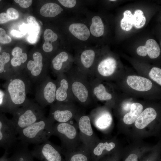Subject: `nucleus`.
<instances>
[{
  "mask_svg": "<svg viewBox=\"0 0 161 161\" xmlns=\"http://www.w3.org/2000/svg\"><path fill=\"white\" fill-rule=\"evenodd\" d=\"M7 86L9 96L8 110L13 114L27 100L32 83L24 72L13 73L9 78Z\"/></svg>",
  "mask_w": 161,
  "mask_h": 161,
  "instance_id": "f257e3e1",
  "label": "nucleus"
},
{
  "mask_svg": "<svg viewBox=\"0 0 161 161\" xmlns=\"http://www.w3.org/2000/svg\"><path fill=\"white\" fill-rule=\"evenodd\" d=\"M65 73L68 79L75 102L83 106L88 107L92 97L89 78L73 65Z\"/></svg>",
  "mask_w": 161,
  "mask_h": 161,
  "instance_id": "f03ea898",
  "label": "nucleus"
},
{
  "mask_svg": "<svg viewBox=\"0 0 161 161\" xmlns=\"http://www.w3.org/2000/svg\"><path fill=\"white\" fill-rule=\"evenodd\" d=\"M54 123L45 116L31 125L22 129L18 133V139L29 144H42L49 140L53 135Z\"/></svg>",
  "mask_w": 161,
  "mask_h": 161,
  "instance_id": "7ed1b4c3",
  "label": "nucleus"
},
{
  "mask_svg": "<svg viewBox=\"0 0 161 161\" xmlns=\"http://www.w3.org/2000/svg\"><path fill=\"white\" fill-rule=\"evenodd\" d=\"M12 114L11 120L16 127L18 134L22 129L45 116L44 108L36 102L28 99Z\"/></svg>",
  "mask_w": 161,
  "mask_h": 161,
  "instance_id": "20e7f679",
  "label": "nucleus"
},
{
  "mask_svg": "<svg viewBox=\"0 0 161 161\" xmlns=\"http://www.w3.org/2000/svg\"><path fill=\"white\" fill-rule=\"evenodd\" d=\"M53 132V135L57 136L60 140L62 149L71 150L82 143L77 123L73 120L54 123Z\"/></svg>",
  "mask_w": 161,
  "mask_h": 161,
  "instance_id": "39448f33",
  "label": "nucleus"
},
{
  "mask_svg": "<svg viewBox=\"0 0 161 161\" xmlns=\"http://www.w3.org/2000/svg\"><path fill=\"white\" fill-rule=\"evenodd\" d=\"M36 85L35 100L41 106L44 108L56 101L57 84L55 80H53L48 75Z\"/></svg>",
  "mask_w": 161,
  "mask_h": 161,
  "instance_id": "423d86ee",
  "label": "nucleus"
},
{
  "mask_svg": "<svg viewBox=\"0 0 161 161\" xmlns=\"http://www.w3.org/2000/svg\"><path fill=\"white\" fill-rule=\"evenodd\" d=\"M48 117L54 123H65L73 120L79 111L75 103L56 101L51 105Z\"/></svg>",
  "mask_w": 161,
  "mask_h": 161,
  "instance_id": "0eeeda50",
  "label": "nucleus"
},
{
  "mask_svg": "<svg viewBox=\"0 0 161 161\" xmlns=\"http://www.w3.org/2000/svg\"><path fill=\"white\" fill-rule=\"evenodd\" d=\"M32 60H29L26 69L23 71L32 83L36 84L47 75V67L44 65L42 54L36 52L32 55Z\"/></svg>",
  "mask_w": 161,
  "mask_h": 161,
  "instance_id": "6e6552de",
  "label": "nucleus"
},
{
  "mask_svg": "<svg viewBox=\"0 0 161 161\" xmlns=\"http://www.w3.org/2000/svg\"><path fill=\"white\" fill-rule=\"evenodd\" d=\"M31 151L33 157L40 161H65L61 147L55 145L49 140L36 145Z\"/></svg>",
  "mask_w": 161,
  "mask_h": 161,
  "instance_id": "1a4fd4ad",
  "label": "nucleus"
},
{
  "mask_svg": "<svg viewBox=\"0 0 161 161\" xmlns=\"http://www.w3.org/2000/svg\"><path fill=\"white\" fill-rule=\"evenodd\" d=\"M77 123L82 143L91 150L95 145V139L89 115L78 112L74 119Z\"/></svg>",
  "mask_w": 161,
  "mask_h": 161,
  "instance_id": "9d476101",
  "label": "nucleus"
},
{
  "mask_svg": "<svg viewBox=\"0 0 161 161\" xmlns=\"http://www.w3.org/2000/svg\"><path fill=\"white\" fill-rule=\"evenodd\" d=\"M74 57V62L79 70L90 78L95 61V51L88 47L81 49L77 51Z\"/></svg>",
  "mask_w": 161,
  "mask_h": 161,
  "instance_id": "9b49d317",
  "label": "nucleus"
},
{
  "mask_svg": "<svg viewBox=\"0 0 161 161\" xmlns=\"http://www.w3.org/2000/svg\"><path fill=\"white\" fill-rule=\"evenodd\" d=\"M74 62V56L69 51L63 49L52 59L51 69L52 73L56 76L59 74L65 73L72 67Z\"/></svg>",
  "mask_w": 161,
  "mask_h": 161,
  "instance_id": "f8f14e48",
  "label": "nucleus"
},
{
  "mask_svg": "<svg viewBox=\"0 0 161 161\" xmlns=\"http://www.w3.org/2000/svg\"><path fill=\"white\" fill-rule=\"evenodd\" d=\"M55 80L56 101L66 103L76 102L72 94L68 79L65 73L58 75Z\"/></svg>",
  "mask_w": 161,
  "mask_h": 161,
  "instance_id": "ddd939ff",
  "label": "nucleus"
},
{
  "mask_svg": "<svg viewBox=\"0 0 161 161\" xmlns=\"http://www.w3.org/2000/svg\"><path fill=\"white\" fill-rule=\"evenodd\" d=\"M62 153L65 161H91L90 150L83 143L71 150L62 149Z\"/></svg>",
  "mask_w": 161,
  "mask_h": 161,
  "instance_id": "4468645a",
  "label": "nucleus"
},
{
  "mask_svg": "<svg viewBox=\"0 0 161 161\" xmlns=\"http://www.w3.org/2000/svg\"><path fill=\"white\" fill-rule=\"evenodd\" d=\"M67 29L71 36L80 42L88 41L91 36L88 26L84 23L72 22L67 26Z\"/></svg>",
  "mask_w": 161,
  "mask_h": 161,
  "instance_id": "2eb2a0df",
  "label": "nucleus"
},
{
  "mask_svg": "<svg viewBox=\"0 0 161 161\" xmlns=\"http://www.w3.org/2000/svg\"><path fill=\"white\" fill-rule=\"evenodd\" d=\"M91 122L98 129L105 130L111 125L112 117L110 113L105 109H101L95 113L93 111L89 115Z\"/></svg>",
  "mask_w": 161,
  "mask_h": 161,
  "instance_id": "dca6fc26",
  "label": "nucleus"
},
{
  "mask_svg": "<svg viewBox=\"0 0 161 161\" xmlns=\"http://www.w3.org/2000/svg\"><path fill=\"white\" fill-rule=\"evenodd\" d=\"M28 144L21 141L18 143L15 148L9 161H34Z\"/></svg>",
  "mask_w": 161,
  "mask_h": 161,
  "instance_id": "f3484780",
  "label": "nucleus"
},
{
  "mask_svg": "<svg viewBox=\"0 0 161 161\" xmlns=\"http://www.w3.org/2000/svg\"><path fill=\"white\" fill-rule=\"evenodd\" d=\"M137 52L140 56L144 57L147 54L151 59L157 58L160 55L161 50L159 44L153 39H149L147 41L145 46L138 47Z\"/></svg>",
  "mask_w": 161,
  "mask_h": 161,
  "instance_id": "a211bd4d",
  "label": "nucleus"
},
{
  "mask_svg": "<svg viewBox=\"0 0 161 161\" xmlns=\"http://www.w3.org/2000/svg\"><path fill=\"white\" fill-rule=\"evenodd\" d=\"M126 82L131 88L139 91H148L151 88L152 86V83L150 80L137 75L128 76Z\"/></svg>",
  "mask_w": 161,
  "mask_h": 161,
  "instance_id": "6ab92c4d",
  "label": "nucleus"
},
{
  "mask_svg": "<svg viewBox=\"0 0 161 161\" xmlns=\"http://www.w3.org/2000/svg\"><path fill=\"white\" fill-rule=\"evenodd\" d=\"M116 66L115 60L112 57L108 56L100 61L97 66L96 70L100 76L107 77L113 74Z\"/></svg>",
  "mask_w": 161,
  "mask_h": 161,
  "instance_id": "aec40b11",
  "label": "nucleus"
},
{
  "mask_svg": "<svg viewBox=\"0 0 161 161\" xmlns=\"http://www.w3.org/2000/svg\"><path fill=\"white\" fill-rule=\"evenodd\" d=\"M157 113L152 108L148 107L142 111L135 121L136 127L139 129L145 128L156 118Z\"/></svg>",
  "mask_w": 161,
  "mask_h": 161,
  "instance_id": "412c9836",
  "label": "nucleus"
},
{
  "mask_svg": "<svg viewBox=\"0 0 161 161\" xmlns=\"http://www.w3.org/2000/svg\"><path fill=\"white\" fill-rule=\"evenodd\" d=\"M115 146L113 142H100L95 145L91 151V161H98L106 152H109Z\"/></svg>",
  "mask_w": 161,
  "mask_h": 161,
  "instance_id": "4be33fe9",
  "label": "nucleus"
},
{
  "mask_svg": "<svg viewBox=\"0 0 161 161\" xmlns=\"http://www.w3.org/2000/svg\"><path fill=\"white\" fill-rule=\"evenodd\" d=\"M92 97H95L100 101H108L112 98L111 94L108 92L104 85L102 83L96 85L89 80Z\"/></svg>",
  "mask_w": 161,
  "mask_h": 161,
  "instance_id": "5701e85b",
  "label": "nucleus"
},
{
  "mask_svg": "<svg viewBox=\"0 0 161 161\" xmlns=\"http://www.w3.org/2000/svg\"><path fill=\"white\" fill-rule=\"evenodd\" d=\"M64 9L59 4L54 3H48L44 4L41 8L40 13L44 17L53 18L60 14Z\"/></svg>",
  "mask_w": 161,
  "mask_h": 161,
  "instance_id": "b1692460",
  "label": "nucleus"
},
{
  "mask_svg": "<svg viewBox=\"0 0 161 161\" xmlns=\"http://www.w3.org/2000/svg\"><path fill=\"white\" fill-rule=\"evenodd\" d=\"M143 106L140 103H134L130 106V111L124 116V122L127 125L133 123L139 116L143 111Z\"/></svg>",
  "mask_w": 161,
  "mask_h": 161,
  "instance_id": "393cba45",
  "label": "nucleus"
},
{
  "mask_svg": "<svg viewBox=\"0 0 161 161\" xmlns=\"http://www.w3.org/2000/svg\"><path fill=\"white\" fill-rule=\"evenodd\" d=\"M43 36L44 41L42 46L43 49L47 53H50L53 49L52 43L58 40V36L52 30L48 28L45 30Z\"/></svg>",
  "mask_w": 161,
  "mask_h": 161,
  "instance_id": "a878e982",
  "label": "nucleus"
},
{
  "mask_svg": "<svg viewBox=\"0 0 161 161\" xmlns=\"http://www.w3.org/2000/svg\"><path fill=\"white\" fill-rule=\"evenodd\" d=\"M89 28L91 35L95 37H100L104 34V25L101 18L98 16H95L92 18Z\"/></svg>",
  "mask_w": 161,
  "mask_h": 161,
  "instance_id": "bb28decb",
  "label": "nucleus"
},
{
  "mask_svg": "<svg viewBox=\"0 0 161 161\" xmlns=\"http://www.w3.org/2000/svg\"><path fill=\"white\" fill-rule=\"evenodd\" d=\"M124 17L121 21L120 25L122 29L125 31L130 30L133 25V15L130 10L125 11L123 13Z\"/></svg>",
  "mask_w": 161,
  "mask_h": 161,
  "instance_id": "cd10ccee",
  "label": "nucleus"
},
{
  "mask_svg": "<svg viewBox=\"0 0 161 161\" xmlns=\"http://www.w3.org/2000/svg\"><path fill=\"white\" fill-rule=\"evenodd\" d=\"M146 19L143 15V13L141 10H137L133 15V25L135 28H140L143 27L146 22Z\"/></svg>",
  "mask_w": 161,
  "mask_h": 161,
  "instance_id": "c85d7f7f",
  "label": "nucleus"
},
{
  "mask_svg": "<svg viewBox=\"0 0 161 161\" xmlns=\"http://www.w3.org/2000/svg\"><path fill=\"white\" fill-rule=\"evenodd\" d=\"M27 54L24 52L13 56L11 59L10 64L13 68H14L13 72H15L16 68L20 66L22 64L25 63L27 60Z\"/></svg>",
  "mask_w": 161,
  "mask_h": 161,
  "instance_id": "c756f323",
  "label": "nucleus"
},
{
  "mask_svg": "<svg viewBox=\"0 0 161 161\" xmlns=\"http://www.w3.org/2000/svg\"><path fill=\"white\" fill-rule=\"evenodd\" d=\"M29 26V34L38 35L40 31L39 26L35 18L32 16H28L27 18Z\"/></svg>",
  "mask_w": 161,
  "mask_h": 161,
  "instance_id": "7c9ffc66",
  "label": "nucleus"
},
{
  "mask_svg": "<svg viewBox=\"0 0 161 161\" xmlns=\"http://www.w3.org/2000/svg\"><path fill=\"white\" fill-rule=\"evenodd\" d=\"M149 75L150 78L160 86L161 85V69L154 67L150 71Z\"/></svg>",
  "mask_w": 161,
  "mask_h": 161,
  "instance_id": "2f4dec72",
  "label": "nucleus"
},
{
  "mask_svg": "<svg viewBox=\"0 0 161 161\" xmlns=\"http://www.w3.org/2000/svg\"><path fill=\"white\" fill-rule=\"evenodd\" d=\"M10 60V55L9 53L3 52L0 55V73L5 72V65Z\"/></svg>",
  "mask_w": 161,
  "mask_h": 161,
  "instance_id": "473e14b6",
  "label": "nucleus"
},
{
  "mask_svg": "<svg viewBox=\"0 0 161 161\" xmlns=\"http://www.w3.org/2000/svg\"><path fill=\"white\" fill-rule=\"evenodd\" d=\"M58 2L64 8L72 9L75 8L78 4L75 0H58Z\"/></svg>",
  "mask_w": 161,
  "mask_h": 161,
  "instance_id": "72a5a7b5",
  "label": "nucleus"
},
{
  "mask_svg": "<svg viewBox=\"0 0 161 161\" xmlns=\"http://www.w3.org/2000/svg\"><path fill=\"white\" fill-rule=\"evenodd\" d=\"M7 15L10 20L18 18L19 16L18 11L13 8H10L7 10Z\"/></svg>",
  "mask_w": 161,
  "mask_h": 161,
  "instance_id": "f704fd0d",
  "label": "nucleus"
},
{
  "mask_svg": "<svg viewBox=\"0 0 161 161\" xmlns=\"http://www.w3.org/2000/svg\"><path fill=\"white\" fill-rule=\"evenodd\" d=\"M14 1L18 4L21 7L27 8L31 5L32 1L31 0H15Z\"/></svg>",
  "mask_w": 161,
  "mask_h": 161,
  "instance_id": "c9c22d12",
  "label": "nucleus"
},
{
  "mask_svg": "<svg viewBox=\"0 0 161 161\" xmlns=\"http://www.w3.org/2000/svg\"><path fill=\"white\" fill-rule=\"evenodd\" d=\"M11 41V38L7 34L0 36V42L2 44H8L10 43Z\"/></svg>",
  "mask_w": 161,
  "mask_h": 161,
  "instance_id": "e433bc0d",
  "label": "nucleus"
},
{
  "mask_svg": "<svg viewBox=\"0 0 161 161\" xmlns=\"http://www.w3.org/2000/svg\"><path fill=\"white\" fill-rule=\"evenodd\" d=\"M9 21L6 13H0V24L5 23Z\"/></svg>",
  "mask_w": 161,
  "mask_h": 161,
  "instance_id": "4c0bfd02",
  "label": "nucleus"
},
{
  "mask_svg": "<svg viewBox=\"0 0 161 161\" xmlns=\"http://www.w3.org/2000/svg\"><path fill=\"white\" fill-rule=\"evenodd\" d=\"M10 34L13 36L17 38H22L25 34L21 32L14 30L10 32Z\"/></svg>",
  "mask_w": 161,
  "mask_h": 161,
  "instance_id": "58836bf2",
  "label": "nucleus"
},
{
  "mask_svg": "<svg viewBox=\"0 0 161 161\" xmlns=\"http://www.w3.org/2000/svg\"><path fill=\"white\" fill-rule=\"evenodd\" d=\"M38 35L34 34H29L27 37V40L30 43L33 44L37 41Z\"/></svg>",
  "mask_w": 161,
  "mask_h": 161,
  "instance_id": "ea45409f",
  "label": "nucleus"
},
{
  "mask_svg": "<svg viewBox=\"0 0 161 161\" xmlns=\"http://www.w3.org/2000/svg\"><path fill=\"white\" fill-rule=\"evenodd\" d=\"M125 161H138V156L134 154H131L128 157Z\"/></svg>",
  "mask_w": 161,
  "mask_h": 161,
  "instance_id": "a19ab883",
  "label": "nucleus"
},
{
  "mask_svg": "<svg viewBox=\"0 0 161 161\" xmlns=\"http://www.w3.org/2000/svg\"><path fill=\"white\" fill-rule=\"evenodd\" d=\"M20 30L21 31V32L25 35L28 32V25L25 24H22L20 27Z\"/></svg>",
  "mask_w": 161,
  "mask_h": 161,
  "instance_id": "79ce46f5",
  "label": "nucleus"
},
{
  "mask_svg": "<svg viewBox=\"0 0 161 161\" xmlns=\"http://www.w3.org/2000/svg\"><path fill=\"white\" fill-rule=\"evenodd\" d=\"M5 94L2 90H0V106L4 103Z\"/></svg>",
  "mask_w": 161,
  "mask_h": 161,
  "instance_id": "37998d69",
  "label": "nucleus"
},
{
  "mask_svg": "<svg viewBox=\"0 0 161 161\" xmlns=\"http://www.w3.org/2000/svg\"><path fill=\"white\" fill-rule=\"evenodd\" d=\"M6 32L3 29L0 28V36L6 35Z\"/></svg>",
  "mask_w": 161,
  "mask_h": 161,
  "instance_id": "c03bdc74",
  "label": "nucleus"
},
{
  "mask_svg": "<svg viewBox=\"0 0 161 161\" xmlns=\"http://www.w3.org/2000/svg\"><path fill=\"white\" fill-rule=\"evenodd\" d=\"M116 0H109V1H116Z\"/></svg>",
  "mask_w": 161,
  "mask_h": 161,
  "instance_id": "a18cd8bd",
  "label": "nucleus"
},
{
  "mask_svg": "<svg viewBox=\"0 0 161 161\" xmlns=\"http://www.w3.org/2000/svg\"><path fill=\"white\" fill-rule=\"evenodd\" d=\"M103 161V160H102V161Z\"/></svg>",
  "mask_w": 161,
  "mask_h": 161,
  "instance_id": "49530a36",
  "label": "nucleus"
},
{
  "mask_svg": "<svg viewBox=\"0 0 161 161\" xmlns=\"http://www.w3.org/2000/svg\"><path fill=\"white\" fill-rule=\"evenodd\" d=\"M1 1V0H0V1Z\"/></svg>",
  "mask_w": 161,
  "mask_h": 161,
  "instance_id": "de8ad7c7",
  "label": "nucleus"
}]
</instances>
